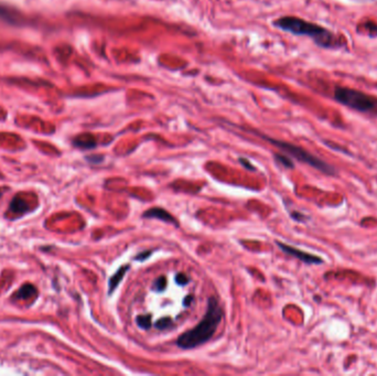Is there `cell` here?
Returning <instances> with one entry per match:
<instances>
[{"mask_svg":"<svg viewBox=\"0 0 377 376\" xmlns=\"http://www.w3.org/2000/svg\"><path fill=\"white\" fill-rule=\"evenodd\" d=\"M130 268L129 265H125V266H121L120 268L114 274V275L111 277L110 279V283H108V294L112 295L113 292L116 290V288L118 287V285L121 283V279L124 278V276L126 275L127 270H128Z\"/></svg>","mask_w":377,"mask_h":376,"instance_id":"52a82bcc","label":"cell"},{"mask_svg":"<svg viewBox=\"0 0 377 376\" xmlns=\"http://www.w3.org/2000/svg\"><path fill=\"white\" fill-rule=\"evenodd\" d=\"M223 318V310L215 297H210L208 310L200 323L178 337L177 344L183 350H191L208 342L220 326Z\"/></svg>","mask_w":377,"mask_h":376,"instance_id":"6da1fadb","label":"cell"},{"mask_svg":"<svg viewBox=\"0 0 377 376\" xmlns=\"http://www.w3.org/2000/svg\"><path fill=\"white\" fill-rule=\"evenodd\" d=\"M165 287H167V278H165L164 276H161L156 280L155 284H153L152 289L155 291L160 292V291H163L165 289Z\"/></svg>","mask_w":377,"mask_h":376,"instance_id":"4fadbf2b","label":"cell"},{"mask_svg":"<svg viewBox=\"0 0 377 376\" xmlns=\"http://www.w3.org/2000/svg\"><path fill=\"white\" fill-rule=\"evenodd\" d=\"M176 282L181 285V286H184L187 285L189 283V278L184 275V274H178L177 277H176Z\"/></svg>","mask_w":377,"mask_h":376,"instance_id":"9a60e30c","label":"cell"},{"mask_svg":"<svg viewBox=\"0 0 377 376\" xmlns=\"http://www.w3.org/2000/svg\"><path fill=\"white\" fill-rule=\"evenodd\" d=\"M172 324V321L170 318H162V319L159 320L157 323H156V327L159 329V330H165L171 327Z\"/></svg>","mask_w":377,"mask_h":376,"instance_id":"5bb4252c","label":"cell"},{"mask_svg":"<svg viewBox=\"0 0 377 376\" xmlns=\"http://www.w3.org/2000/svg\"><path fill=\"white\" fill-rule=\"evenodd\" d=\"M28 210V204L25 203L23 200L18 199V197H15L12 200L11 204H10V211L17 213V214H22Z\"/></svg>","mask_w":377,"mask_h":376,"instance_id":"30bf717a","label":"cell"},{"mask_svg":"<svg viewBox=\"0 0 377 376\" xmlns=\"http://www.w3.org/2000/svg\"><path fill=\"white\" fill-rule=\"evenodd\" d=\"M37 295V289L36 287H33L32 285H24L22 286L20 289H19L16 294L14 295V298L15 299H25V298H29V297H32Z\"/></svg>","mask_w":377,"mask_h":376,"instance_id":"9c48e42d","label":"cell"},{"mask_svg":"<svg viewBox=\"0 0 377 376\" xmlns=\"http://www.w3.org/2000/svg\"><path fill=\"white\" fill-rule=\"evenodd\" d=\"M3 195V191L2 190H0V196H2Z\"/></svg>","mask_w":377,"mask_h":376,"instance_id":"ffe728a7","label":"cell"},{"mask_svg":"<svg viewBox=\"0 0 377 376\" xmlns=\"http://www.w3.org/2000/svg\"><path fill=\"white\" fill-rule=\"evenodd\" d=\"M151 251H147V252H143V253H140L139 255H138V256H136V259L137 260H139V262H143V260H145V259H147V258H148L149 256H150V255H151Z\"/></svg>","mask_w":377,"mask_h":376,"instance_id":"e0dca14e","label":"cell"},{"mask_svg":"<svg viewBox=\"0 0 377 376\" xmlns=\"http://www.w3.org/2000/svg\"><path fill=\"white\" fill-rule=\"evenodd\" d=\"M143 216L145 219H158L167 223H175L176 225H178V222L175 219V216L161 208H151L148 211H146Z\"/></svg>","mask_w":377,"mask_h":376,"instance_id":"8992f818","label":"cell"},{"mask_svg":"<svg viewBox=\"0 0 377 376\" xmlns=\"http://www.w3.org/2000/svg\"><path fill=\"white\" fill-rule=\"evenodd\" d=\"M275 158H276V160L280 164H283L285 168H287V169H293V168H295V164H293L292 160H291V159L288 156L276 155V156H275Z\"/></svg>","mask_w":377,"mask_h":376,"instance_id":"7c38bea8","label":"cell"},{"mask_svg":"<svg viewBox=\"0 0 377 376\" xmlns=\"http://www.w3.org/2000/svg\"><path fill=\"white\" fill-rule=\"evenodd\" d=\"M264 138L267 140V142H269L270 144L277 146L279 149L285 151L286 154H288L289 156L297 159V160H299V161L311 165L312 168L321 171L322 174L328 175V176H335L336 175V170L333 167H332V165H330L329 163L323 161L322 159L310 154L309 151L304 150L303 148L298 147V146L289 144V143L280 142V140H276V139H272V138H269V137L264 136Z\"/></svg>","mask_w":377,"mask_h":376,"instance_id":"277c9868","label":"cell"},{"mask_svg":"<svg viewBox=\"0 0 377 376\" xmlns=\"http://www.w3.org/2000/svg\"><path fill=\"white\" fill-rule=\"evenodd\" d=\"M334 99L344 106L361 113H377V97L354 88L337 86L334 90Z\"/></svg>","mask_w":377,"mask_h":376,"instance_id":"3957f363","label":"cell"},{"mask_svg":"<svg viewBox=\"0 0 377 376\" xmlns=\"http://www.w3.org/2000/svg\"><path fill=\"white\" fill-rule=\"evenodd\" d=\"M74 145L76 147H80L83 149H91L96 146V142H95V139L91 135H84L76 138L74 140Z\"/></svg>","mask_w":377,"mask_h":376,"instance_id":"ba28073f","label":"cell"},{"mask_svg":"<svg viewBox=\"0 0 377 376\" xmlns=\"http://www.w3.org/2000/svg\"><path fill=\"white\" fill-rule=\"evenodd\" d=\"M291 216L293 220H296L298 222H304L306 220V216L301 214V213H298V212H292L291 213Z\"/></svg>","mask_w":377,"mask_h":376,"instance_id":"2e32d148","label":"cell"},{"mask_svg":"<svg viewBox=\"0 0 377 376\" xmlns=\"http://www.w3.org/2000/svg\"><path fill=\"white\" fill-rule=\"evenodd\" d=\"M136 322L138 324L139 328H142L144 330H148L151 328L152 322H151V316L150 315H143V316H138Z\"/></svg>","mask_w":377,"mask_h":376,"instance_id":"8fae6325","label":"cell"},{"mask_svg":"<svg viewBox=\"0 0 377 376\" xmlns=\"http://www.w3.org/2000/svg\"><path fill=\"white\" fill-rule=\"evenodd\" d=\"M239 162L243 164V165H244V167L246 168V169H248V170H256V169H255L254 167H253V165H252V163L251 162H249L248 160H247V159H245V158H241L239 159Z\"/></svg>","mask_w":377,"mask_h":376,"instance_id":"ac0fdd59","label":"cell"},{"mask_svg":"<svg viewBox=\"0 0 377 376\" xmlns=\"http://www.w3.org/2000/svg\"><path fill=\"white\" fill-rule=\"evenodd\" d=\"M192 300H193V297L192 296H187V298L184 299L183 304L185 305V307H188V305H190V303H191V301H192Z\"/></svg>","mask_w":377,"mask_h":376,"instance_id":"d6986e66","label":"cell"},{"mask_svg":"<svg viewBox=\"0 0 377 376\" xmlns=\"http://www.w3.org/2000/svg\"><path fill=\"white\" fill-rule=\"evenodd\" d=\"M276 244L278 245V247L280 248L281 251H283L284 253L290 255V256L295 257L299 260H301V262L305 263V264H309V265H321L324 263L323 258L317 256V255H312V254H309L306 252H303L301 250H298V248L296 247H292L288 244H285V243H281V242H276Z\"/></svg>","mask_w":377,"mask_h":376,"instance_id":"5b68a950","label":"cell"},{"mask_svg":"<svg viewBox=\"0 0 377 376\" xmlns=\"http://www.w3.org/2000/svg\"><path fill=\"white\" fill-rule=\"evenodd\" d=\"M277 28L296 36H308L319 47L335 49L342 47V43L330 30L316 23L305 21L297 17H281L275 21Z\"/></svg>","mask_w":377,"mask_h":376,"instance_id":"7a4b0ae2","label":"cell"}]
</instances>
